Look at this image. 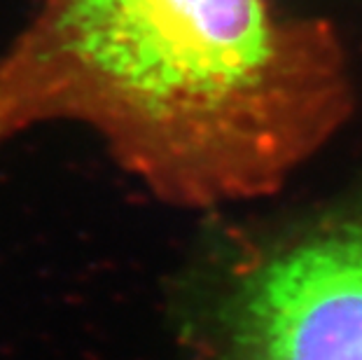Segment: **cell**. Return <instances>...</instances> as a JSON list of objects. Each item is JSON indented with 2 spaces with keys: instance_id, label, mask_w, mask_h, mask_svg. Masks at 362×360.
<instances>
[{
  "instance_id": "1",
  "label": "cell",
  "mask_w": 362,
  "mask_h": 360,
  "mask_svg": "<svg viewBox=\"0 0 362 360\" xmlns=\"http://www.w3.org/2000/svg\"><path fill=\"white\" fill-rule=\"evenodd\" d=\"M0 73L24 129L84 124L189 209L276 192L353 112L334 26L272 0H37Z\"/></svg>"
},
{
  "instance_id": "3",
  "label": "cell",
  "mask_w": 362,
  "mask_h": 360,
  "mask_svg": "<svg viewBox=\"0 0 362 360\" xmlns=\"http://www.w3.org/2000/svg\"><path fill=\"white\" fill-rule=\"evenodd\" d=\"M21 127L17 117H14V110L10 105V98H7L3 84H0V145L5 141H10L14 134H19Z\"/></svg>"
},
{
  "instance_id": "2",
  "label": "cell",
  "mask_w": 362,
  "mask_h": 360,
  "mask_svg": "<svg viewBox=\"0 0 362 360\" xmlns=\"http://www.w3.org/2000/svg\"><path fill=\"white\" fill-rule=\"evenodd\" d=\"M192 330L204 360H362V197L234 252Z\"/></svg>"
}]
</instances>
